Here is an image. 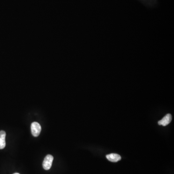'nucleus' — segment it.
<instances>
[{
	"instance_id": "f257e3e1",
	"label": "nucleus",
	"mask_w": 174,
	"mask_h": 174,
	"mask_svg": "<svg viewBox=\"0 0 174 174\" xmlns=\"http://www.w3.org/2000/svg\"><path fill=\"white\" fill-rule=\"evenodd\" d=\"M31 133L34 136L37 137L39 136L41 131V126L39 123L37 122H34L31 123Z\"/></svg>"
},
{
	"instance_id": "f03ea898",
	"label": "nucleus",
	"mask_w": 174,
	"mask_h": 174,
	"mask_svg": "<svg viewBox=\"0 0 174 174\" xmlns=\"http://www.w3.org/2000/svg\"><path fill=\"white\" fill-rule=\"evenodd\" d=\"M53 159V156L51 155H47L45 156L43 162V167L45 170H49L50 169L52 166Z\"/></svg>"
},
{
	"instance_id": "7ed1b4c3",
	"label": "nucleus",
	"mask_w": 174,
	"mask_h": 174,
	"mask_svg": "<svg viewBox=\"0 0 174 174\" xmlns=\"http://www.w3.org/2000/svg\"><path fill=\"white\" fill-rule=\"evenodd\" d=\"M172 117L171 114H168L164 117L160 121H158V124L160 125H162L164 126H166L170 123L172 121Z\"/></svg>"
},
{
	"instance_id": "20e7f679",
	"label": "nucleus",
	"mask_w": 174,
	"mask_h": 174,
	"mask_svg": "<svg viewBox=\"0 0 174 174\" xmlns=\"http://www.w3.org/2000/svg\"><path fill=\"white\" fill-rule=\"evenodd\" d=\"M106 157L109 161L114 162L119 161L121 160V158L120 155L115 154V153H111V154L107 155L106 156Z\"/></svg>"
},
{
	"instance_id": "39448f33",
	"label": "nucleus",
	"mask_w": 174,
	"mask_h": 174,
	"mask_svg": "<svg viewBox=\"0 0 174 174\" xmlns=\"http://www.w3.org/2000/svg\"><path fill=\"white\" fill-rule=\"evenodd\" d=\"M5 146V139H0V150L4 149Z\"/></svg>"
},
{
	"instance_id": "423d86ee",
	"label": "nucleus",
	"mask_w": 174,
	"mask_h": 174,
	"mask_svg": "<svg viewBox=\"0 0 174 174\" xmlns=\"http://www.w3.org/2000/svg\"><path fill=\"white\" fill-rule=\"evenodd\" d=\"M6 132L4 131H0V139H5Z\"/></svg>"
},
{
	"instance_id": "0eeeda50",
	"label": "nucleus",
	"mask_w": 174,
	"mask_h": 174,
	"mask_svg": "<svg viewBox=\"0 0 174 174\" xmlns=\"http://www.w3.org/2000/svg\"><path fill=\"white\" fill-rule=\"evenodd\" d=\"M19 174V173H15V174Z\"/></svg>"
}]
</instances>
